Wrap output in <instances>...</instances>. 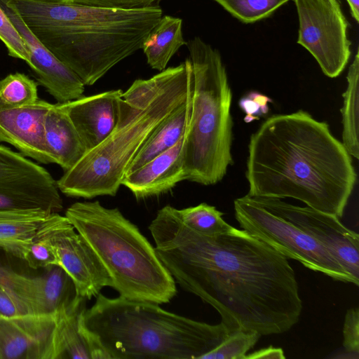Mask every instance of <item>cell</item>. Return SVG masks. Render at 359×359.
Returning <instances> with one entry per match:
<instances>
[{"label":"cell","instance_id":"8","mask_svg":"<svg viewBox=\"0 0 359 359\" xmlns=\"http://www.w3.org/2000/svg\"><path fill=\"white\" fill-rule=\"evenodd\" d=\"M235 217L242 229L266 243L287 259L337 280H354L335 257L316 240L289 220L272 198L246 194L234 200Z\"/></svg>","mask_w":359,"mask_h":359},{"label":"cell","instance_id":"29","mask_svg":"<svg viewBox=\"0 0 359 359\" xmlns=\"http://www.w3.org/2000/svg\"><path fill=\"white\" fill-rule=\"evenodd\" d=\"M236 18L253 22L266 18L290 0H215Z\"/></svg>","mask_w":359,"mask_h":359},{"label":"cell","instance_id":"4","mask_svg":"<svg viewBox=\"0 0 359 359\" xmlns=\"http://www.w3.org/2000/svg\"><path fill=\"white\" fill-rule=\"evenodd\" d=\"M189 58L149 79H137L123 92L116 124L99 145L86 151L57 180L69 197L116 196L126 172L151 133L189 96Z\"/></svg>","mask_w":359,"mask_h":359},{"label":"cell","instance_id":"9","mask_svg":"<svg viewBox=\"0 0 359 359\" xmlns=\"http://www.w3.org/2000/svg\"><path fill=\"white\" fill-rule=\"evenodd\" d=\"M299 22L297 43L316 60L324 74L338 76L351 56L348 22L338 0H294Z\"/></svg>","mask_w":359,"mask_h":359},{"label":"cell","instance_id":"26","mask_svg":"<svg viewBox=\"0 0 359 359\" xmlns=\"http://www.w3.org/2000/svg\"><path fill=\"white\" fill-rule=\"evenodd\" d=\"M37 83L23 73L10 74L0 80V102L8 107H22L38 100Z\"/></svg>","mask_w":359,"mask_h":359},{"label":"cell","instance_id":"2","mask_svg":"<svg viewBox=\"0 0 359 359\" xmlns=\"http://www.w3.org/2000/svg\"><path fill=\"white\" fill-rule=\"evenodd\" d=\"M248 194L292 198L341 217L356 182L351 155L309 112L274 114L251 135Z\"/></svg>","mask_w":359,"mask_h":359},{"label":"cell","instance_id":"24","mask_svg":"<svg viewBox=\"0 0 359 359\" xmlns=\"http://www.w3.org/2000/svg\"><path fill=\"white\" fill-rule=\"evenodd\" d=\"M347 86L343 93L342 144L348 153L358 159V111H359V52H356L353 62L348 68L346 76Z\"/></svg>","mask_w":359,"mask_h":359},{"label":"cell","instance_id":"37","mask_svg":"<svg viewBox=\"0 0 359 359\" xmlns=\"http://www.w3.org/2000/svg\"><path fill=\"white\" fill-rule=\"evenodd\" d=\"M0 316H1V315L0 314Z\"/></svg>","mask_w":359,"mask_h":359},{"label":"cell","instance_id":"17","mask_svg":"<svg viewBox=\"0 0 359 359\" xmlns=\"http://www.w3.org/2000/svg\"><path fill=\"white\" fill-rule=\"evenodd\" d=\"M121 89L63 102L86 151L102 142L114 130L118 116Z\"/></svg>","mask_w":359,"mask_h":359},{"label":"cell","instance_id":"36","mask_svg":"<svg viewBox=\"0 0 359 359\" xmlns=\"http://www.w3.org/2000/svg\"><path fill=\"white\" fill-rule=\"evenodd\" d=\"M348 2L351 13L356 22L359 21V0H346Z\"/></svg>","mask_w":359,"mask_h":359},{"label":"cell","instance_id":"15","mask_svg":"<svg viewBox=\"0 0 359 359\" xmlns=\"http://www.w3.org/2000/svg\"><path fill=\"white\" fill-rule=\"evenodd\" d=\"M51 106L52 103L41 99L22 107L0 102V143L11 144L37 162L53 163L44 139V121Z\"/></svg>","mask_w":359,"mask_h":359},{"label":"cell","instance_id":"10","mask_svg":"<svg viewBox=\"0 0 359 359\" xmlns=\"http://www.w3.org/2000/svg\"><path fill=\"white\" fill-rule=\"evenodd\" d=\"M58 212L63 202L57 181L32 160L0 144V210Z\"/></svg>","mask_w":359,"mask_h":359},{"label":"cell","instance_id":"20","mask_svg":"<svg viewBox=\"0 0 359 359\" xmlns=\"http://www.w3.org/2000/svg\"><path fill=\"white\" fill-rule=\"evenodd\" d=\"M46 147L53 163L64 172L72 168L86 149L62 103L52 104L44 121Z\"/></svg>","mask_w":359,"mask_h":359},{"label":"cell","instance_id":"7","mask_svg":"<svg viewBox=\"0 0 359 359\" xmlns=\"http://www.w3.org/2000/svg\"><path fill=\"white\" fill-rule=\"evenodd\" d=\"M187 46L192 67L191 105L184 140L185 180L213 185L233 164L232 91L219 51L199 37Z\"/></svg>","mask_w":359,"mask_h":359},{"label":"cell","instance_id":"27","mask_svg":"<svg viewBox=\"0 0 359 359\" xmlns=\"http://www.w3.org/2000/svg\"><path fill=\"white\" fill-rule=\"evenodd\" d=\"M51 217L41 225L22 251L20 259L25 261L32 269L59 266L56 252L48 236V224Z\"/></svg>","mask_w":359,"mask_h":359},{"label":"cell","instance_id":"5","mask_svg":"<svg viewBox=\"0 0 359 359\" xmlns=\"http://www.w3.org/2000/svg\"><path fill=\"white\" fill-rule=\"evenodd\" d=\"M82 324L109 359H201L231 333L163 309L160 304L101 293Z\"/></svg>","mask_w":359,"mask_h":359},{"label":"cell","instance_id":"21","mask_svg":"<svg viewBox=\"0 0 359 359\" xmlns=\"http://www.w3.org/2000/svg\"><path fill=\"white\" fill-rule=\"evenodd\" d=\"M53 213L40 209L0 210V249L20 259L25 245Z\"/></svg>","mask_w":359,"mask_h":359},{"label":"cell","instance_id":"18","mask_svg":"<svg viewBox=\"0 0 359 359\" xmlns=\"http://www.w3.org/2000/svg\"><path fill=\"white\" fill-rule=\"evenodd\" d=\"M184 140V135L167 151L126 174L121 185L140 200L166 193L185 180Z\"/></svg>","mask_w":359,"mask_h":359},{"label":"cell","instance_id":"11","mask_svg":"<svg viewBox=\"0 0 359 359\" xmlns=\"http://www.w3.org/2000/svg\"><path fill=\"white\" fill-rule=\"evenodd\" d=\"M48 229L59 266L72 278L79 296L90 299L103 287H112L111 278L98 257L65 216L54 213Z\"/></svg>","mask_w":359,"mask_h":359},{"label":"cell","instance_id":"28","mask_svg":"<svg viewBox=\"0 0 359 359\" xmlns=\"http://www.w3.org/2000/svg\"><path fill=\"white\" fill-rule=\"evenodd\" d=\"M260 337L261 334L255 331H234L201 359H245L247 353L255 346Z\"/></svg>","mask_w":359,"mask_h":359},{"label":"cell","instance_id":"13","mask_svg":"<svg viewBox=\"0 0 359 359\" xmlns=\"http://www.w3.org/2000/svg\"><path fill=\"white\" fill-rule=\"evenodd\" d=\"M0 7L25 41L29 53L27 64L47 92L59 103L83 96L85 85L81 79L38 39L7 0H0Z\"/></svg>","mask_w":359,"mask_h":359},{"label":"cell","instance_id":"32","mask_svg":"<svg viewBox=\"0 0 359 359\" xmlns=\"http://www.w3.org/2000/svg\"><path fill=\"white\" fill-rule=\"evenodd\" d=\"M343 346L345 350L355 355L359 353V311L350 309L347 311L343 328Z\"/></svg>","mask_w":359,"mask_h":359},{"label":"cell","instance_id":"25","mask_svg":"<svg viewBox=\"0 0 359 359\" xmlns=\"http://www.w3.org/2000/svg\"><path fill=\"white\" fill-rule=\"evenodd\" d=\"M176 210L185 226L203 235L223 233L233 227L223 219V212L205 203Z\"/></svg>","mask_w":359,"mask_h":359},{"label":"cell","instance_id":"12","mask_svg":"<svg viewBox=\"0 0 359 359\" xmlns=\"http://www.w3.org/2000/svg\"><path fill=\"white\" fill-rule=\"evenodd\" d=\"M279 210L291 222L316 240L338 260L344 271L359 285V235L348 229L336 215L310 207L294 205L272 198Z\"/></svg>","mask_w":359,"mask_h":359},{"label":"cell","instance_id":"1","mask_svg":"<svg viewBox=\"0 0 359 359\" xmlns=\"http://www.w3.org/2000/svg\"><path fill=\"white\" fill-rule=\"evenodd\" d=\"M176 210L164 206L149 226L157 255L176 283L212 306L231 332L278 334L299 321L302 301L285 255L233 226L215 236L198 233Z\"/></svg>","mask_w":359,"mask_h":359},{"label":"cell","instance_id":"30","mask_svg":"<svg viewBox=\"0 0 359 359\" xmlns=\"http://www.w3.org/2000/svg\"><path fill=\"white\" fill-rule=\"evenodd\" d=\"M0 39L4 43L10 56L21 59L27 63L29 53L22 37L9 18L0 7Z\"/></svg>","mask_w":359,"mask_h":359},{"label":"cell","instance_id":"14","mask_svg":"<svg viewBox=\"0 0 359 359\" xmlns=\"http://www.w3.org/2000/svg\"><path fill=\"white\" fill-rule=\"evenodd\" d=\"M42 275L29 276L16 273L14 289L29 314L57 317L79 299L75 284L60 266L47 268Z\"/></svg>","mask_w":359,"mask_h":359},{"label":"cell","instance_id":"19","mask_svg":"<svg viewBox=\"0 0 359 359\" xmlns=\"http://www.w3.org/2000/svg\"><path fill=\"white\" fill-rule=\"evenodd\" d=\"M86 301V298L80 297L70 309L57 316L52 359H109L107 353L83 326Z\"/></svg>","mask_w":359,"mask_h":359},{"label":"cell","instance_id":"33","mask_svg":"<svg viewBox=\"0 0 359 359\" xmlns=\"http://www.w3.org/2000/svg\"><path fill=\"white\" fill-rule=\"evenodd\" d=\"M69 2L103 8L136 9L158 6L161 0H67Z\"/></svg>","mask_w":359,"mask_h":359},{"label":"cell","instance_id":"16","mask_svg":"<svg viewBox=\"0 0 359 359\" xmlns=\"http://www.w3.org/2000/svg\"><path fill=\"white\" fill-rule=\"evenodd\" d=\"M57 318L0 316V359H52Z\"/></svg>","mask_w":359,"mask_h":359},{"label":"cell","instance_id":"35","mask_svg":"<svg viewBox=\"0 0 359 359\" xmlns=\"http://www.w3.org/2000/svg\"><path fill=\"white\" fill-rule=\"evenodd\" d=\"M283 351L280 348H274L272 346L266 348H262L254 353L246 355L245 359L252 358H285Z\"/></svg>","mask_w":359,"mask_h":359},{"label":"cell","instance_id":"3","mask_svg":"<svg viewBox=\"0 0 359 359\" xmlns=\"http://www.w3.org/2000/svg\"><path fill=\"white\" fill-rule=\"evenodd\" d=\"M38 39L92 86L142 48L162 17L158 6L118 9L67 0H7Z\"/></svg>","mask_w":359,"mask_h":359},{"label":"cell","instance_id":"22","mask_svg":"<svg viewBox=\"0 0 359 359\" xmlns=\"http://www.w3.org/2000/svg\"><path fill=\"white\" fill-rule=\"evenodd\" d=\"M191 105V92L187 100L151 133L129 165L126 174L134 171L167 151L184 135L189 123Z\"/></svg>","mask_w":359,"mask_h":359},{"label":"cell","instance_id":"31","mask_svg":"<svg viewBox=\"0 0 359 359\" xmlns=\"http://www.w3.org/2000/svg\"><path fill=\"white\" fill-rule=\"evenodd\" d=\"M271 102L272 100L269 97L257 91H251L242 97L238 106L245 114L244 121L250 123L267 114Z\"/></svg>","mask_w":359,"mask_h":359},{"label":"cell","instance_id":"23","mask_svg":"<svg viewBox=\"0 0 359 359\" xmlns=\"http://www.w3.org/2000/svg\"><path fill=\"white\" fill-rule=\"evenodd\" d=\"M184 45H187V42L182 35V19L165 15L150 32L142 49L149 65L161 72Z\"/></svg>","mask_w":359,"mask_h":359},{"label":"cell","instance_id":"34","mask_svg":"<svg viewBox=\"0 0 359 359\" xmlns=\"http://www.w3.org/2000/svg\"><path fill=\"white\" fill-rule=\"evenodd\" d=\"M0 314L15 317L29 314L26 306L18 299L0 286Z\"/></svg>","mask_w":359,"mask_h":359},{"label":"cell","instance_id":"6","mask_svg":"<svg viewBox=\"0 0 359 359\" xmlns=\"http://www.w3.org/2000/svg\"><path fill=\"white\" fill-rule=\"evenodd\" d=\"M65 217L94 250L120 297L161 304L176 295V283L155 248L117 208L76 202Z\"/></svg>","mask_w":359,"mask_h":359}]
</instances>
